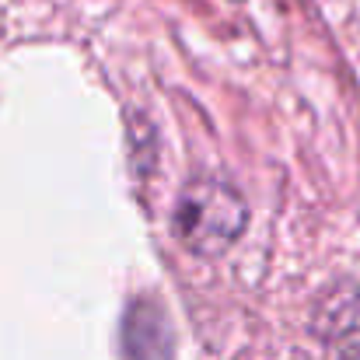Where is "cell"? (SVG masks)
<instances>
[{
  "label": "cell",
  "instance_id": "6da1fadb",
  "mask_svg": "<svg viewBox=\"0 0 360 360\" xmlns=\"http://www.w3.org/2000/svg\"><path fill=\"white\" fill-rule=\"evenodd\" d=\"M241 217H245V210H241L238 196L231 189H224V186H193L182 196L175 228H179L186 245H193L200 252H210L221 241L238 235Z\"/></svg>",
  "mask_w": 360,
  "mask_h": 360
}]
</instances>
